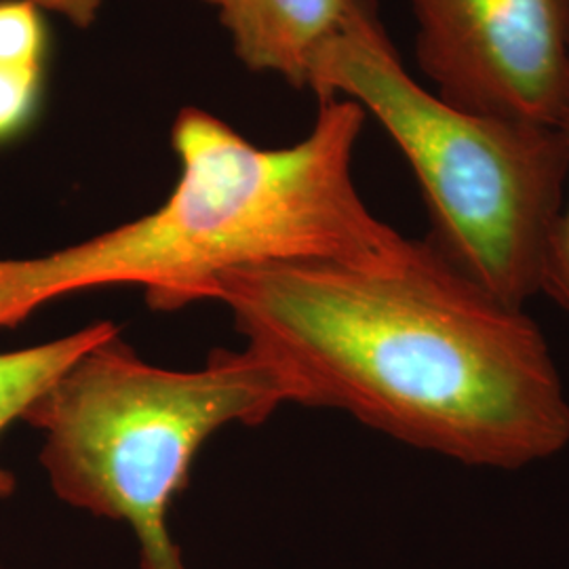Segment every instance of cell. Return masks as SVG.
Returning <instances> with one entry per match:
<instances>
[{"label": "cell", "mask_w": 569, "mask_h": 569, "mask_svg": "<svg viewBox=\"0 0 569 569\" xmlns=\"http://www.w3.org/2000/svg\"><path fill=\"white\" fill-rule=\"evenodd\" d=\"M216 300L298 406L467 467L517 470L569 446V399L540 327L430 239L363 262L247 266L220 277Z\"/></svg>", "instance_id": "6da1fadb"}, {"label": "cell", "mask_w": 569, "mask_h": 569, "mask_svg": "<svg viewBox=\"0 0 569 569\" xmlns=\"http://www.w3.org/2000/svg\"><path fill=\"white\" fill-rule=\"evenodd\" d=\"M366 117L331 98L300 142L260 148L216 114L183 108L169 197L81 243L0 260V329L93 289L140 287L152 310H180L216 300L220 277L247 266L387 256L406 237L369 211L352 178Z\"/></svg>", "instance_id": "7a4b0ae2"}, {"label": "cell", "mask_w": 569, "mask_h": 569, "mask_svg": "<svg viewBox=\"0 0 569 569\" xmlns=\"http://www.w3.org/2000/svg\"><path fill=\"white\" fill-rule=\"evenodd\" d=\"M308 89L319 102L359 103L382 124L422 190L430 241L451 264L507 305L526 308L540 293L545 249L568 190L561 129L439 98L409 74L376 0H350L315 58Z\"/></svg>", "instance_id": "3957f363"}, {"label": "cell", "mask_w": 569, "mask_h": 569, "mask_svg": "<svg viewBox=\"0 0 569 569\" xmlns=\"http://www.w3.org/2000/svg\"><path fill=\"white\" fill-rule=\"evenodd\" d=\"M293 388L262 355L213 350L201 369L152 366L121 331L91 346L28 407L41 465L63 505L121 521L142 569H188L169 510L204 443L230 425L260 427Z\"/></svg>", "instance_id": "277c9868"}, {"label": "cell", "mask_w": 569, "mask_h": 569, "mask_svg": "<svg viewBox=\"0 0 569 569\" xmlns=\"http://www.w3.org/2000/svg\"><path fill=\"white\" fill-rule=\"evenodd\" d=\"M416 60L470 112L561 129L569 119V0H409Z\"/></svg>", "instance_id": "5b68a950"}, {"label": "cell", "mask_w": 569, "mask_h": 569, "mask_svg": "<svg viewBox=\"0 0 569 569\" xmlns=\"http://www.w3.org/2000/svg\"><path fill=\"white\" fill-rule=\"evenodd\" d=\"M218 11L237 58L308 89L319 51L340 30L350 0H201Z\"/></svg>", "instance_id": "8992f818"}, {"label": "cell", "mask_w": 569, "mask_h": 569, "mask_svg": "<svg viewBox=\"0 0 569 569\" xmlns=\"http://www.w3.org/2000/svg\"><path fill=\"white\" fill-rule=\"evenodd\" d=\"M117 331L112 321H98L44 345L0 352V435L23 420L28 407L91 346ZM16 486L13 472L0 467V500L13 496Z\"/></svg>", "instance_id": "52a82bcc"}, {"label": "cell", "mask_w": 569, "mask_h": 569, "mask_svg": "<svg viewBox=\"0 0 569 569\" xmlns=\"http://www.w3.org/2000/svg\"><path fill=\"white\" fill-rule=\"evenodd\" d=\"M49 32L42 11L28 0H0V66L44 70Z\"/></svg>", "instance_id": "ba28073f"}, {"label": "cell", "mask_w": 569, "mask_h": 569, "mask_svg": "<svg viewBox=\"0 0 569 569\" xmlns=\"http://www.w3.org/2000/svg\"><path fill=\"white\" fill-rule=\"evenodd\" d=\"M44 70L0 66V143L11 142L34 121L42 100Z\"/></svg>", "instance_id": "9c48e42d"}, {"label": "cell", "mask_w": 569, "mask_h": 569, "mask_svg": "<svg viewBox=\"0 0 569 569\" xmlns=\"http://www.w3.org/2000/svg\"><path fill=\"white\" fill-rule=\"evenodd\" d=\"M561 131L566 136L569 148V119L561 127ZM540 293L569 312V180L566 199L552 224L547 249H545L542 272H540Z\"/></svg>", "instance_id": "30bf717a"}, {"label": "cell", "mask_w": 569, "mask_h": 569, "mask_svg": "<svg viewBox=\"0 0 569 569\" xmlns=\"http://www.w3.org/2000/svg\"><path fill=\"white\" fill-rule=\"evenodd\" d=\"M41 11L61 16L63 20L77 28H89L98 20L103 0H28Z\"/></svg>", "instance_id": "8fae6325"}, {"label": "cell", "mask_w": 569, "mask_h": 569, "mask_svg": "<svg viewBox=\"0 0 569 569\" xmlns=\"http://www.w3.org/2000/svg\"><path fill=\"white\" fill-rule=\"evenodd\" d=\"M0 569H2V568H0Z\"/></svg>", "instance_id": "7c38bea8"}]
</instances>
